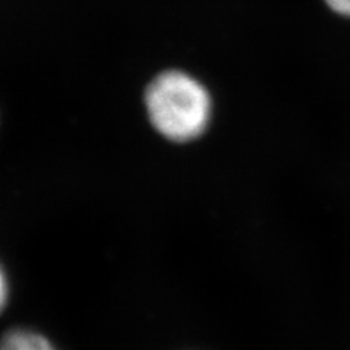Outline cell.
<instances>
[{
	"label": "cell",
	"instance_id": "3",
	"mask_svg": "<svg viewBox=\"0 0 350 350\" xmlns=\"http://www.w3.org/2000/svg\"><path fill=\"white\" fill-rule=\"evenodd\" d=\"M325 3L336 15L350 18V0H325Z\"/></svg>",
	"mask_w": 350,
	"mask_h": 350
},
{
	"label": "cell",
	"instance_id": "2",
	"mask_svg": "<svg viewBox=\"0 0 350 350\" xmlns=\"http://www.w3.org/2000/svg\"><path fill=\"white\" fill-rule=\"evenodd\" d=\"M0 350H57L49 339L29 329L8 331L0 339Z\"/></svg>",
	"mask_w": 350,
	"mask_h": 350
},
{
	"label": "cell",
	"instance_id": "4",
	"mask_svg": "<svg viewBox=\"0 0 350 350\" xmlns=\"http://www.w3.org/2000/svg\"><path fill=\"white\" fill-rule=\"evenodd\" d=\"M7 300H8V282H7L5 273H3L2 266H0V313H2Z\"/></svg>",
	"mask_w": 350,
	"mask_h": 350
},
{
	"label": "cell",
	"instance_id": "1",
	"mask_svg": "<svg viewBox=\"0 0 350 350\" xmlns=\"http://www.w3.org/2000/svg\"><path fill=\"white\" fill-rule=\"evenodd\" d=\"M146 111L154 129L175 143L198 138L211 119L206 88L182 72H165L148 86Z\"/></svg>",
	"mask_w": 350,
	"mask_h": 350
}]
</instances>
